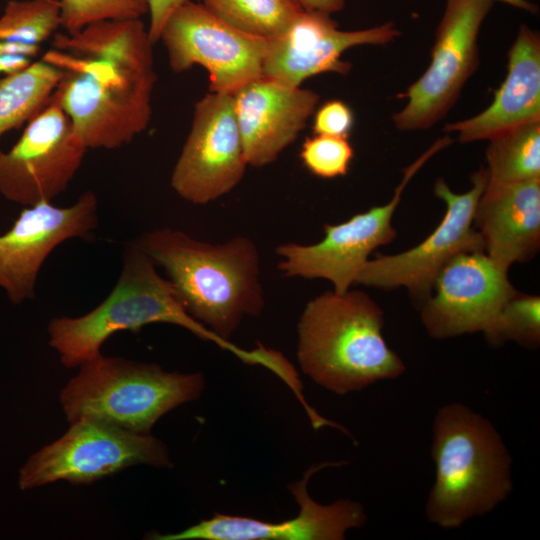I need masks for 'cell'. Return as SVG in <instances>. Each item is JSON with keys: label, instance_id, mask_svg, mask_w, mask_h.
<instances>
[{"label": "cell", "instance_id": "cell-14", "mask_svg": "<svg viewBox=\"0 0 540 540\" xmlns=\"http://www.w3.org/2000/svg\"><path fill=\"white\" fill-rule=\"evenodd\" d=\"M507 272L485 251L453 256L436 275L434 294L423 302L421 321L427 333L436 339L480 331L486 335L516 292Z\"/></svg>", "mask_w": 540, "mask_h": 540}, {"label": "cell", "instance_id": "cell-7", "mask_svg": "<svg viewBox=\"0 0 540 540\" xmlns=\"http://www.w3.org/2000/svg\"><path fill=\"white\" fill-rule=\"evenodd\" d=\"M171 467L161 440L94 419L71 422L59 439L29 457L19 471L21 490L56 481L91 484L134 465Z\"/></svg>", "mask_w": 540, "mask_h": 540}, {"label": "cell", "instance_id": "cell-6", "mask_svg": "<svg viewBox=\"0 0 540 540\" xmlns=\"http://www.w3.org/2000/svg\"><path fill=\"white\" fill-rule=\"evenodd\" d=\"M79 367L60 392L70 423L94 419L149 434L164 414L198 399L205 387L201 373L168 372L157 364L102 354Z\"/></svg>", "mask_w": 540, "mask_h": 540}, {"label": "cell", "instance_id": "cell-17", "mask_svg": "<svg viewBox=\"0 0 540 540\" xmlns=\"http://www.w3.org/2000/svg\"><path fill=\"white\" fill-rule=\"evenodd\" d=\"M400 36L393 22L368 29L343 31L330 14L303 10L280 36L269 39L262 75L300 87L325 72L346 74L351 65L341 59L349 48L386 45Z\"/></svg>", "mask_w": 540, "mask_h": 540}, {"label": "cell", "instance_id": "cell-30", "mask_svg": "<svg viewBox=\"0 0 540 540\" xmlns=\"http://www.w3.org/2000/svg\"><path fill=\"white\" fill-rule=\"evenodd\" d=\"M305 11H316L332 14L341 11L345 0H296Z\"/></svg>", "mask_w": 540, "mask_h": 540}, {"label": "cell", "instance_id": "cell-16", "mask_svg": "<svg viewBox=\"0 0 540 540\" xmlns=\"http://www.w3.org/2000/svg\"><path fill=\"white\" fill-rule=\"evenodd\" d=\"M344 462H323L310 466L303 477L288 485L299 504L296 517L281 522H267L244 516L215 513L180 532L151 533L154 540H343L346 532L360 528L367 522L363 506L350 499L331 504H320L308 493L311 476L327 467L341 466Z\"/></svg>", "mask_w": 540, "mask_h": 540}, {"label": "cell", "instance_id": "cell-25", "mask_svg": "<svg viewBox=\"0 0 540 540\" xmlns=\"http://www.w3.org/2000/svg\"><path fill=\"white\" fill-rule=\"evenodd\" d=\"M487 341L499 345L512 340L535 349L540 343V297L515 292L501 308Z\"/></svg>", "mask_w": 540, "mask_h": 540}, {"label": "cell", "instance_id": "cell-10", "mask_svg": "<svg viewBox=\"0 0 540 540\" xmlns=\"http://www.w3.org/2000/svg\"><path fill=\"white\" fill-rule=\"evenodd\" d=\"M487 181L486 168H481L472 175L471 188L459 194L444 179H437L434 193L446 205L441 222L415 247L369 259L359 271L356 283L383 289L405 287L424 302L432 292L436 275L448 260L461 252L485 251L473 220Z\"/></svg>", "mask_w": 540, "mask_h": 540}, {"label": "cell", "instance_id": "cell-4", "mask_svg": "<svg viewBox=\"0 0 540 540\" xmlns=\"http://www.w3.org/2000/svg\"><path fill=\"white\" fill-rule=\"evenodd\" d=\"M137 245L126 246L119 278L107 297L94 309L78 317H55L48 324L49 345L67 368L100 355L105 341L123 330L138 332L152 323L180 326L200 339L231 352L245 364L255 365L260 353L225 340L191 317L180 303L167 278Z\"/></svg>", "mask_w": 540, "mask_h": 540}, {"label": "cell", "instance_id": "cell-2", "mask_svg": "<svg viewBox=\"0 0 540 540\" xmlns=\"http://www.w3.org/2000/svg\"><path fill=\"white\" fill-rule=\"evenodd\" d=\"M135 242L165 270L186 312L219 337L230 341L246 316L262 312L260 255L252 239L213 244L165 227Z\"/></svg>", "mask_w": 540, "mask_h": 540}, {"label": "cell", "instance_id": "cell-5", "mask_svg": "<svg viewBox=\"0 0 540 540\" xmlns=\"http://www.w3.org/2000/svg\"><path fill=\"white\" fill-rule=\"evenodd\" d=\"M435 482L425 506L429 522L460 527L503 502L513 489L512 457L494 425L461 403L438 409L432 425Z\"/></svg>", "mask_w": 540, "mask_h": 540}, {"label": "cell", "instance_id": "cell-3", "mask_svg": "<svg viewBox=\"0 0 540 540\" xmlns=\"http://www.w3.org/2000/svg\"><path fill=\"white\" fill-rule=\"evenodd\" d=\"M383 326L382 309L363 291L314 297L297 325L301 370L338 395L401 376L405 364L386 343Z\"/></svg>", "mask_w": 540, "mask_h": 540}, {"label": "cell", "instance_id": "cell-21", "mask_svg": "<svg viewBox=\"0 0 540 540\" xmlns=\"http://www.w3.org/2000/svg\"><path fill=\"white\" fill-rule=\"evenodd\" d=\"M60 78L61 71L42 59L0 78V138L39 113Z\"/></svg>", "mask_w": 540, "mask_h": 540}, {"label": "cell", "instance_id": "cell-32", "mask_svg": "<svg viewBox=\"0 0 540 540\" xmlns=\"http://www.w3.org/2000/svg\"><path fill=\"white\" fill-rule=\"evenodd\" d=\"M32 59L23 56H0V73L8 74L23 69Z\"/></svg>", "mask_w": 540, "mask_h": 540}, {"label": "cell", "instance_id": "cell-28", "mask_svg": "<svg viewBox=\"0 0 540 540\" xmlns=\"http://www.w3.org/2000/svg\"><path fill=\"white\" fill-rule=\"evenodd\" d=\"M354 124L351 108L340 100L319 107L313 119L314 134L348 138Z\"/></svg>", "mask_w": 540, "mask_h": 540}, {"label": "cell", "instance_id": "cell-12", "mask_svg": "<svg viewBox=\"0 0 540 540\" xmlns=\"http://www.w3.org/2000/svg\"><path fill=\"white\" fill-rule=\"evenodd\" d=\"M87 147L53 97L7 152H0V194L25 207L63 193L81 167Z\"/></svg>", "mask_w": 540, "mask_h": 540}, {"label": "cell", "instance_id": "cell-19", "mask_svg": "<svg viewBox=\"0 0 540 540\" xmlns=\"http://www.w3.org/2000/svg\"><path fill=\"white\" fill-rule=\"evenodd\" d=\"M474 226L485 253L508 270L531 259L540 246V178L520 182L487 181Z\"/></svg>", "mask_w": 540, "mask_h": 540}, {"label": "cell", "instance_id": "cell-33", "mask_svg": "<svg viewBox=\"0 0 540 540\" xmlns=\"http://www.w3.org/2000/svg\"><path fill=\"white\" fill-rule=\"evenodd\" d=\"M491 1H501L504 3H507L513 7H516L518 9H522L524 11H527L529 13H537L538 8L536 5L530 3L527 0H491Z\"/></svg>", "mask_w": 540, "mask_h": 540}, {"label": "cell", "instance_id": "cell-13", "mask_svg": "<svg viewBox=\"0 0 540 540\" xmlns=\"http://www.w3.org/2000/svg\"><path fill=\"white\" fill-rule=\"evenodd\" d=\"M247 166L233 95L207 93L195 105L171 187L185 201L204 205L231 192Z\"/></svg>", "mask_w": 540, "mask_h": 540}, {"label": "cell", "instance_id": "cell-23", "mask_svg": "<svg viewBox=\"0 0 540 540\" xmlns=\"http://www.w3.org/2000/svg\"><path fill=\"white\" fill-rule=\"evenodd\" d=\"M202 4L229 25L266 39L282 35L303 11L296 0H202Z\"/></svg>", "mask_w": 540, "mask_h": 540}, {"label": "cell", "instance_id": "cell-26", "mask_svg": "<svg viewBox=\"0 0 540 540\" xmlns=\"http://www.w3.org/2000/svg\"><path fill=\"white\" fill-rule=\"evenodd\" d=\"M61 27L75 33L104 20L138 19L148 12V0H60Z\"/></svg>", "mask_w": 540, "mask_h": 540}, {"label": "cell", "instance_id": "cell-24", "mask_svg": "<svg viewBox=\"0 0 540 540\" xmlns=\"http://www.w3.org/2000/svg\"><path fill=\"white\" fill-rule=\"evenodd\" d=\"M59 27L60 0H9L0 16V40L40 46Z\"/></svg>", "mask_w": 540, "mask_h": 540}, {"label": "cell", "instance_id": "cell-1", "mask_svg": "<svg viewBox=\"0 0 540 540\" xmlns=\"http://www.w3.org/2000/svg\"><path fill=\"white\" fill-rule=\"evenodd\" d=\"M153 45L141 18L53 35L42 57L61 71L52 95L87 149H117L148 127L157 80Z\"/></svg>", "mask_w": 540, "mask_h": 540}, {"label": "cell", "instance_id": "cell-31", "mask_svg": "<svg viewBox=\"0 0 540 540\" xmlns=\"http://www.w3.org/2000/svg\"><path fill=\"white\" fill-rule=\"evenodd\" d=\"M40 50V46L26 45L0 40V56H23L32 59Z\"/></svg>", "mask_w": 540, "mask_h": 540}, {"label": "cell", "instance_id": "cell-15", "mask_svg": "<svg viewBox=\"0 0 540 540\" xmlns=\"http://www.w3.org/2000/svg\"><path fill=\"white\" fill-rule=\"evenodd\" d=\"M97 209L95 193L86 191L66 207L41 202L21 211L0 235V287L13 304L34 297L40 269L56 247L96 229Z\"/></svg>", "mask_w": 540, "mask_h": 540}, {"label": "cell", "instance_id": "cell-27", "mask_svg": "<svg viewBox=\"0 0 540 540\" xmlns=\"http://www.w3.org/2000/svg\"><path fill=\"white\" fill-rule=\"evenodd\" d=\"M299 156L309 172L332 179L346 175L354 150L347 138L314 134L305 139Z\"/></svg>", "mask_w": 540, "mask_h": 540}, {"label": "cell", "instance_id": "cell-29", "mask_svg": "<svg viewBox=\"0 0 540 540\" xmlns=\"http://www.w3.org/2000/svg\"><path fill=\"white\" fill-rule=\"evenodd\" d=\"M188 1L193 0H148L150 23L147 29L153 44L159 41L163 26L172 13Z\"/></svg>", "mask_w": 540, "mask_h": 540}, {"label": "cell", "instance_id": "cell-20", "mask_svg": "<svg viewBox=\"0 0 540 540\" xmlns=\"http://www.w3.org/2000/svg\"><path fill=\"white\" fill-rule=\"evenodd\" d=\"M536 120H540V37L521 25L508 53L507 75L492 103L475 116L448 123L444 131L469 143Z\"/></svg>", "mask_w": 540, "mask_h": 540}, {"label": "cell", "instance_id": "cell-11", "mask_svg": "<svg viewBox=\"0 0 540 540\" xmlns=\"http://www.w3.org/2000/svg\"><path fill=\"white\" fill-rule=\"evenodd\" d=\"M172 71L200 65L209 73L210 92L233 94L262 76L269 39L243 32L188 1L168 18L160 39Z\"/></svg>", "mask_w": 540, "mask_h": 540}, {"label": "cell", "instance_id": "cell-22", "mask_svg": "<svg viewBox=\"0 0 540 540\" xmlns=\"http://www.w3.org/2000/svg\"><path fill=\"white\" fill-rule=\"evenodd\" d=\"M486 160L489 182L510 183L540 178V120L490 138Z\"/></svg>", "mask_w": 540, "mask_h": 540}, {"label": "cell", "instance_id": "cell-9", "mask_svg": "<svg viewBox=\"0 0 540 540\" xmlns=\"http://www.w3.org/2000/svg\"><path fill=\"white\" fill-rule=\"evenodd\" d=\"M492 7L491 0H446L431 62L421 77L399 95L407 102L392 117L398 130L427 129L456 103L478 66V34Z\"/></svg>", "mask_w": 540, "mask_h": 540}, {"label": "cell", "instance_id": "cell-18", "mask_svg": "<svg viewBox=\"0 0 540 540\" xmlns=\"http://www.w3.org/2000/svg\"><path fill=\"white\" fill-rule=\"evenodd\" d=\"M232 95L245 157L253 167L273 163L297 139L319 101L314 91L263 75Z\"/></svg>", "mask_w": 540, "mask_h": 540}, {"label": "cell", "instance_id": "cell-8", "mask_svg": "<svg viewBox=\"0 0 540 540\" xmlns=\"http://www.w3.org/2000/svg\"><path fill=\"white\" fill-rule=\"evenodd\" d=\"M451 143L449 135L439 138L407 166L388 203L358 213L344 222L325 224L324 237L315 244L279 245L276 254L280 258L278 267L282 274L285 277L325 279L333 285L335 292L348 291L356 283L369 255L395 239L392 218L410 180L431 157Z\"/></svg>", "mask_w": 540, "mask_h": 540}]
</instances>
